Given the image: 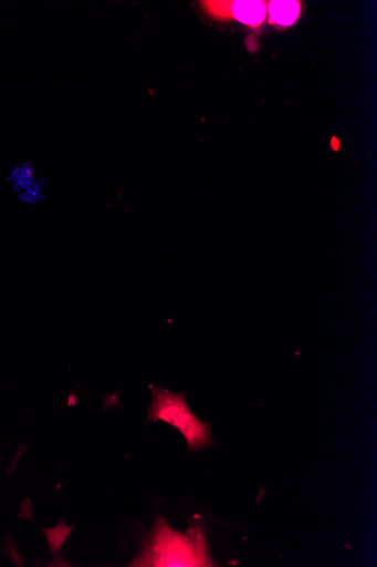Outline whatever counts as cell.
<instances>
[{"mask_svg":"<svg viewBox=\"0 0 377 567\" xmlns=\"http://www.w3.org/2000/svg\"><path fill=\"white\" fill-rule=\"evenodd\" d=\"M155 534L132 566H212L199 527L181 535L158 518Z\"/></svg>","mask_w":377,"mask_h":567,"instance_id":"obj_1","label":"cell"},{"mask_svg":"<svg viewBox=\"0 0 377 567\" xmlns=\"http://www.w3.org/2000/svg\"><path fill=\"white\" fill-rule=\"evenodd\" d=\"M274 22L281 25L292 24L299 17L300 6L297 2H273L269 7Z\"/></svg>","mask_w":377,"mask_h":567,"instance_id":"obj_4","label":"cell"},{"mask_svg":"<svg viewBox=\"0 0 377 567\" xmlns=\"http://www.w3.org/2000/svg\"><path fill=\"white\" fill-rule=\"evenodd\" d=\"M153 402L148 406L147 422H165L177 429L186 439L189 452H198L213 445L211 425L193 415L186 392H170L150 386Z\"/></svg>","mask_w":377,"mask_h":567,"instance_id":"obj_2","label":"cell"},{"mask_svg":"<svg viewBox=\"0 0 377 567\" xmlns=\"http://www.w3.org/2000/svg\"><path fill=\"white\" fill-rule=\"evenodd\" d=\"M237 19L247 24L255 25L264 20L265 7L261 2H237L234 3Z\"/></svg>","mask_w":377,"mask_h":567,"instance_id":"obj_3","label":"cell"}]
</instances>
